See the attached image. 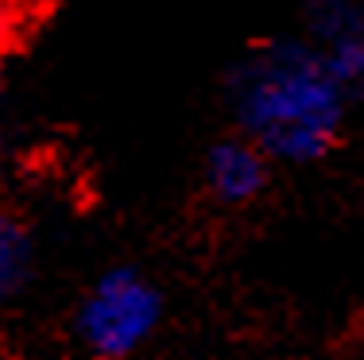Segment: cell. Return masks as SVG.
I'll use <instances>...</instances> for the list:
<instances>
[{
  "instance_id": "cell-1",
  "label": "cell",
  "mask_w": 364,
  "mask_h": 360,
  "mask_svg": "<svg viewBox=\"0 0 364 360\" xmlns=\"http://www.w3.org/2000/svg\"><path fill=\"white\" fill-rule=\"evenodd\" d=\"M232 109L264 156L310 163L341 132L345 89L314 47L275 43L248 55L232 74Z\"/></svg>"
},
{
  "instance_id": "cell-2",
  "label": "cell",
  "mask_w": 364,
  "mask_h": 360,
  "mask_svg": "<svg viewBox=\"0 0 364 360\" xmlns=\"http://www.w3.org/2000/svg\"><path fill=\"white\" fill-rule=\"evenodd\" d=\"M163 318V298L136 268H112L77 306V337L101 360H120L144 345Z\"/></svg>"
},
{
  "instance_id": "cell-3",
  "label": "cell",
  "mask_w": 364,
  "mask_h": 360,
  "mask_svg": "<svg viewBox=\"0 0 364 360\" xmlns=\"http://www.w3.org/2000/svg\"><path fill=\"white\" fill-rule=\"evenodd\" d=\"M314 50L345 97L364 93V0H310Z\"/></svg>"
},
{
  "instance_id": "cell-4",
  "label": "cell",
  "mask_w": 364,
  "mask_h": 360,
  "mask_svg": "<svg viewBox=\"0 0 364 360\" xmlns=\"http://www.w3.org/2000/svg\"><path fill=\"white\" fill-rule=\"evenodd\" d=\"M205 182L221 202H248L264 190L267 182V163L264 148L252 140H221L205 156Z\"/></svg>"
},
{
  "instance_id": "cell-5",
  "label": "cell",
  "mask_w": 364,
  "mask_h": 360,
  "mask_svg": "<svg viewBox=\"0 0 364 360\" xmlns=\"http://www.w3.org/2000/svg\"><path fill=\"white\" fill-rule=\"evenodd\" d=\"M31 279V236L16 217L0 213V298L23 290Z\"/></svg>"
},
{
  "instance_id": "cell-6",
  "label": "cell",
  "mask_w": 364,
  "mask_h": 360,
  "mask_svg": "<svg viewBox=\"0 0 364 360\" xmlns=\"http://www.w3.org/2000/svg\"><path fill=\"white\" fill-rule=\"evenodd\" d=\"M12 23H16L12 0H0V47H4V39H8V31H12Z\"/></svg>"
}]
</instances>
